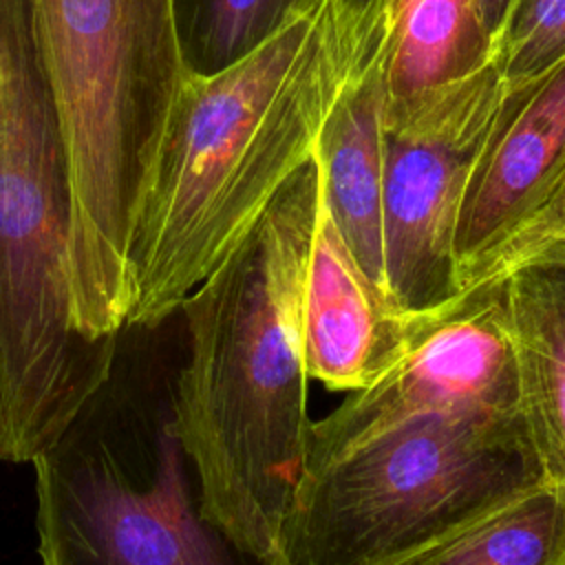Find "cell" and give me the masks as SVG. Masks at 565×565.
<instances>
[{"label":"cell","instance_id":"obj_15","mask_svg":"<svg viewBox=\"0 0 565 565\" xmlns=\"http://www.w3.org/2000/svg\"><path fill=\"white\" fill-rule=\"evenodd\" d=\"M565 57V0H516L494 40L492 64L505 86Z\"/></svg>","mask_w":565,"mask_h":565},{"label":"cell","instance_id":"obj_12","mask_svg":"<svg viewBox=\"0 0 565 565\" xmlns=\"http://www.w3.org/2000/svg\"><path fill=\"white\" fill-rule=\"evenodd\" d=\"M479 0H384V124L492 64Z\"/></svg>","mask_w":565,"mask_h":565},{"label":"cell","instance_id":"obj_9","mask_svg":"<svg viewBox=\"0 0 565 565\" xmlns=\"http://www.w3.org/2000/svg\"><path fill=\"white\" fill-rule=\"evenodd\" d=\"M399 311L355 263L322 207L300 294V333L309 380L360 391L386 375L417 340L426 318Z\"/></svg>","mask_w":565,"mask_h":565},{"label":"cell","instance_id":"obj_18","mask_svg":"<svg viewBox=\"0 0 565 565\" xmlns=\"http://www.w3.org/2000/svg\"><path fill=\"white\" fill-rule=\"evenodd\" d=\"M558 243H565V238H563V241H558Z\"/></svg>","mask_w":565,"mask_h":565},{"label":"cell","instance_id":"obj_11","mask_svg":"<svg viewBox=\"0 0 565 565\" xmlns=\"http://www.w3.org/2000/svg\"><path fill=\"white\" fill-rule=\"evenodd\" d=\"M497 278L525 430L545 481L565 486V243L543 247Z\"/></svg>","mask_w":565,"mask_h":565},{"label":"cell","instance_id":"obj_13","mask_svg":"<svg viewBox=\"0 0 565 565\" xmlns=\"http://www.w3.org/2000/svg\"><path fill=\"white\" fill-rule=\"evenodd\" d=\"M318 0H172L190 77L216 75L274 40Z\"/></svg>","mask_w":565,"mask_h":565},{"label":"cell","instance_id":"obj_8","mask_svg":"<svg viewBox=\"0 0 565 565\" xmlns=\"http://www.w3.org/2000/svg\"><path fill=\"white\" fill-rule=\"evenodd\" d=\"M565 174V57L503 88L470 172L457 232L461 294L543 210Z\"/></svg>","mask_w":565,"mask_h":565},{"label":"cell","instance_id":"obj_3","mask_svg":"<svg viewBox=\"0 0 565 565\" xmlns=\"http://www.w3.org/2000/svg\"><path fill=\"white\" fill-rule=\"evenodd\" d=\"M183 318L126 322L102 384L35 468L40 565H263L201 510L174 426Z\"/></svg>","mask_w":565,"mask_h":565},{"label":"cell","instance_id":"obj_6","mask_svg":"<svg viewBox=\"0 0 565 565\" xmlns=\"http://www.w3.org/2000/svg\"><path fill=\"white\" fill-rule=\"evenodd\" d=\"M503 88L488 64L384 124V287L404 313H435L461 296L459 210Z\"/></svg>","mask_w":565,"mask_h":565},{"label":"cell","instance_id":"obj_1","mask_svg":"<svg viewBox=\"0 0 565 565\" xmlns=\"http://www.w3.org/2000/svg\"><path fill=\"white\" fill-rule=\"evenodd\" d=\"M320 212L311 157L179 305L174 426L203 514L271 565L302 481L313 419L300 294Z\"/></svg>","mask_w":565,"mask_h":565},{"label":"cell","instance_id":"obj_10","mask_svg":"<svg viewBox=\"0 0 565 565\" xmlns=\"http://www.w3.org/2000/svg\"><path fill=\"white\" fill-rule=\"evenodd\" d=\"M373 49L335 97L316 139L320 199L335 232L362 271L384 289L382 168L384 73Z\"/></svg>","mask_w":565,"mask_h":565},{"label":"cell","instance_id":"obj_5","mask_svg":"<svg viewBox=\"0 0 565 565\" xmlns=\"http://www.w3.org/2000/svg\"><path fill=\"white\" fill-rule=\"evenodd\" d=\"M545 483L523 415H435L305 472L271 565H413Z\"/></svg>","mask_w":565,"mask_h":565},{"label":"cell","instance_id":"obj_17","mask_svg":"<svg viewBox=\"0 0 565 565\" xmlns=\"http://www.w3.org/2000/svg\"><path fill=\"white\" fill-rule=\"evenodd\" d=\"M481 2V11H483V20L492 33V38L497 40L499 31L503 29L512 7L516 0H479Z\"/></svg>","mask_w":565,"mask_h":565},{"label":"cell","instance_id":"obj_7","mask_svg":"<svg viewBox=\"0 0 565 565\" xmlns=\"http://www.w3.org/2000/svg\"><path fill=\"white\" fill-rule=\"evenodd\" d=\"M435 415H521L519 371L499 278L466 289L430 313L408 353L386 375L313 419L305 472Z\"/></svg>","mask_w":565,"mask_h":565},{"label":"cell","instance_id":"obj_16","mask_svg":"<svg viewBox=\"0 0 565 565\" xmlns=\"http://www.w3.org/2000/svg\"><path fill=\"white\" fill-rule=\"evenodd\" d=\"M563 238H565V174L561 177L556 190L552 192L543 210L505 245V249L494 258V263L488 267L486 276L479 282L497 278L519 260Z\"/></svg>","mask_w":565,"mask_h":565},{"label":"cell","instance_id":"obj_4","mask_svg":"<svg viewBox=\"0 0 565 565\" xmlns=\"http://www.w3.org/2000/svg\"><path fill=\"white\" fill-rule=\"evenodd\" d=\"M71 157L73 322L117 333L128 252L174 106L190 79L172 0H31Z\"/></svg>","mask_w":565,"mask_h":565},{"label":"cell","instance_id":"obj_2","mask_svg":"<svg viewBox=\"0 0 565 565\" xmlns=\"http://www.w3.org/2000/svg\"><path fill=\"white\" fill-rule=\"evenodd\" d=\"M382 40L384 0H318L249 57L188 79L139 207L126 322L163 320L218 267Z\"/></svg>","mask_w":565,"mask_h":565},{"label":"cell","instance_id":"obj_14","mask_svg":"<svg viewBox=\"0 0 565 565\" xmlns=\"http://www.w3.org/2000/svg\"><path fill=\"white\" fill-rule=\"evenodd\" d=\"M413 565H565V486H536Z\"/></svg>","mask_w":565,"mask_h":565}]
</instances>
